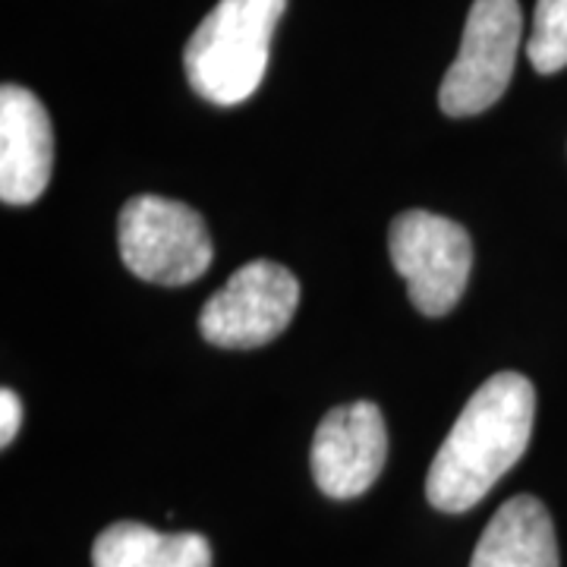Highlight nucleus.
<instances>
[{"instance_id": "9d476101", "label": "nucleus", "mask_w": 567, "mask_h": 567, "mask_svg": "<svg viewBox=\"0 0 567 567\" xmlns=\"http://www.w3.org/2000/svg\"><path fill=\"white\" fill-rule=\"evenodd\" d=\"M95 567H212V543L203 533H162L136 520H121L99 533Z\"/></svg>"}, {"instance_id": "1a4fd4ad", "label": "nucleus", "mask_w": 567, "mask_h": 567, "mask_svg": "<svg viewBox=\"0 0 567 567\" xmlns=\"http://www.w3.org/2000/svg\"><path fill=\"white\" fill-rule=\"evenodd\" d=\"M470 567H558V539L546 505L517 495L495 511Z\"/></svg>"}, {"instance_id": "0eeeda50", "label": "nucleus", "mask_w": 567, "mask_h": 567, "mask_svg": "<svg viewBox=\"0 0 567 567\" xmlns=\"http://www.w3.org/2000/svg\"><path fill=\"white\" fill-rule=\"evenodd\" d=\"M388 461V429L372 401L334 406L312 439V476L328 498H357L379 480Z\"/></svg>"}, {"instance_id": "20e7f679", "label": "nucleus", "mask_w": 567, "mask_h": 567, "mask_svg": "<svg viewBox=\"0 0 567 567\" xmlns=\"http://www.w3.org/2000/svg\"><path fill=\"white\" fill-rule=\"evenodd\" d=\"M520 32L524 13L517 0H473L457 61L439 89V107L447 117L483 114L505 95L520 51Z\"/></svg>"}, {"instance_id": "9b49d317", "label": "nucleus", "mask_w": 567, "mask_h": 567, "mask_svg": "<svg viewBox=\"0 0 567 567\" xmlns=\"http://www.w3.org/2000/svg\"><path fill=\"white\" fill-rule=\"evenodd\" d=\"M527 58L536 73H558L567 66V0H536Z\"/></svg>"}, {"instance_id": "f03ea898", "label": "nucleus", "mask_w": 567, "mask_h": 567, "mask_svg": "<svg viewBox=\"0 0 567 567\" xmlns=\"http://www.w3.org/2000/svg\"><path fill=\"white\" fill-rule=\"evenodd\" d=\"M287 0H221L186 41V80L205 102H246L265 80L271 35Z\"/></svg>"}, {"instance_id": "7ed1b4c3", "label": "nucleus", "mask_w": 567, "mask_h": 567, "mask_svg": "<svg viewBox=\"0 0 567 567\" xmlns=\"http://www.w3.org/2000/svg\"><path fill=\"white\" fill-rule=\"evenodd\" d=\"M121 259L142 281L181 287L199 281L215 259L205 218L164 196H133L121 212Z\"/></svg>"}, {"instance_id": "f8f14e48", "label": "nucleus", "mask_w": 567, "mask_h": 567, "mask_svg": "<svg viewBox=\"0 0 567 567\" xmlns=\"http://www.w3.org/2000/svg\"><path fill=\"white\" fill-rule=\"evenodd\" d=\"M20 423H22L20 398H17L10 388H3V391H0V445L7 447L13 439H17Z\"/></svg>"}, {"instance_id": "6e6552de", "label": "nucleus", "mask_w": 567, "mask_h": 567, "mask_svg": "<svg viewBox=\"0 0 567 567\" xmlns=\"http://www.w3.org/2000/svg\"><path fill=\"white\" fill-rule=\"evenodd\" d=\"M54 171V130L35 92L7 82L0 89V199L29 205Z\"/></svg>"}, {"instance_id": "423d86ee", "label": "nucleus", "mask_w": 567, "mask_h": 567, "mask_svg": "<svg viewBox=\"0 0 567 567\" xmlns=\"http://www.w3.org/2000/svg\"><path fill=\"white\" fill-rule=\"evenodd\" d=\"M300 303V284L290 268L268 259L237 268L218 293L208 297L199 331L208 344L249 350L275 341Z\"/></svg>"}, {"instance_id": "39448f33", "label": "nucleus", "mask_w": 567, "mask_h": 567, "mask_svg": "<svg viewBox=\"0 0 567 567\" xmlns=\"http://www.w3.org/2000/svg\"><path fill=\"white\" fill-rule=\"evenodd\" d=\"M388 252L406 281L410 303L429 319L447 316L464 297L473 268V244L457 221L423 208L404 212L391 221Z\"/></svg>"}, {"instance_id": "f257e3e1", "label": "nucleus", "mask_w": 567, "mask_h": 567, "mask_svg": "<svg viewBox=\"0 0 567 567\" xmlns=\"http://www.w3.org/2000/svg\"><path fill=\"white\" fill-rule=\"evenodd\" d=\"M536 416V388L520 372H498L466 401L425 476L429 505L461 514L486 498L524 457Z\"/></svg>"}]
</instances>
